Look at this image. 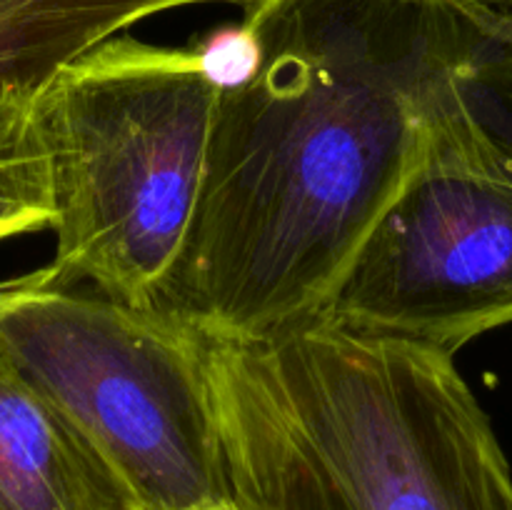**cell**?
Listing matches in <instances>:
<instances>
[{
	"label": "cell",
	"instance_id": "cell-1",
	"mask_svg": "<svg viewBox=\"0 0 512 510\" xmlns=\"http://www.w3.org/2000/svg\"><path fill=\"white\" fill-rule=\"evenodd\" d=\"M258 65L220 90L158 308L220 343L318 318L425 128L512 108V15L478 0H255Z\"/></svg>",
	"mask_w": 512,
	"mask_h": 510
},
{
	"label": "cell",
	"instance_id": "cell-2",
	"mask_svg": "<svg viewBox=\"0 0 512 510\" xmlns=\"http://www.w3.org/2000/svg\"><path fill=\"white\" fill-rule=\"evenodd\" d=\"M240 510H512V470L455 355L313 318L205 340Z\"/></svg>",
	"mask_w": 512,
	"mask_h": 510
},
{
	"label": "cell",
	"instance_id": "cell-3",
	"mask_svg": "<svg viewBox=\"0 0 512 510\" xmlns=\"http://www.w3.org/2000/svg\"><path fill=\"white\" fill-rule=\"evenodd\" d=\"M218 93L195 45L130 35L80 55L35 93L55 195L45 278L158 308L203 188Z\"/></svg>",
	"mask_w": 512,
	"mask_h": 510
},
{
	"label": "cell",
	"instance_id": "cell-4",
	"mask_svg": "<svg viewBox=\"0 0 512 510\" xmlns=\"http://www.w3.org/2000/svg\"><path fill=\"white\" fill-rule=\"evenodd\" d=\"M0 348L103 458L135 510L233 508L205 338L160 308L43 273L0 280Z\"/></svg>",
	"mask_w": 512,
	"mask_h": 510
},
{
	"label": "cell",
	"instance_id": "cell-5",
	"mask_svg": "<svg viewBox=\"0 0 512 510\" xmlns=\"http://www.w3.org/2000/svg\"><path fill=\"white\" fill-rule=\"evenodd\" d=\"M318 318L453 355L512 325V108L468 105L425 128Z\"/></svg>",
	"mask_w": 512,
	"mask_h": 510
},
{
	"label": "cell",
	"instance_id": "cell-6",
	"mask_svg": "<svg viewBox=\"0 0 512 510\" xmlns=\"http://www.w3.org/2000/svg\"><path fill=\"white\" fill-rule=\"evenodd\" d=\"M0 510H135L83 435L0 348Z\"/></svg>",
	"mask_w": 512,
	"mask_h": 510
},
{
	"label": "cell",
	"instance_id": "cell-7",
	"mask_svg": "<svg viewBox=\"0 0 512 510\" xmlns=\"http://www.w3.org/2000/svg\"><path fill=\"white\" fill-rule=\"evenodd\" d=\"M255 0H0V93H38L60 68L130 25L188 5Z\"/></svg>",
	"mask_w": 512,
	"mask_h": 510
},
{
	"label": "cell",
	"instance_id": "cell-8",
	"mask_svg": "<svg viewBox=\"0 0 512 510\" xmlns=\"http://www.w3.org/2000/svg\"><path fill=\"white\" fill-rule=\"evenodd\" d=\"M50 158L35 93H0V240L53 228Z\"/></svg>",
	"mask_w": 512,
	"mask_h": 510
},
{
	"label": "cell",
	"instance_id": "cell-9",
	"mask_svg": "<svg viewBox=\"0 0 512 510\" xmlns=\"http://www.w3.org/2000/svg\"><path fill=\"white\" fill-rule=\"evenodd\" d=\"M203 70L218 90L245 83L258 65V43L243 23L235 28L213 30L205 40L195 43Z\"/></svg>",
	"mask_w": 512,
	"mask_h": 510
},
{
	"label": "cell",
	"instance_id": "cell-10",
	"mask_svg": "<svg viewBox=\"0 0 512 510\" xmlns=\"http://www.w3.org/2000/svg\"><path fill=\"white\" fill-rule=\"evenodd\" d=\"M478 3L488 5V8L493 10H500V13L505 15H512V0H478Z\"/></svg>",
	"mask_w": 512,
	"mask_h": 510
},
{
	"label": "cell",
	"instance_id": "cell-11",
	"mask_svg": "<svg viewBox=\"0 0 512 510\" xmlns=\"http://www.w3.org/2000/svg\"><path fill=\"white\" fill-rule=\"evenodd\" d=\"M223 510H240V508H235V505H233V508H223Z\"/></svg>",
	"mask_w": 512,
	"mask_h": 510
}]
</instances>
